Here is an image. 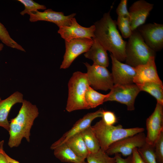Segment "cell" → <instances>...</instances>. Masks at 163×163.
<instances>
[{"label":"cell","mask_w":163,"mask_h":163,"mask_svg":"<svg viewBox=\"0 0 163 163\" xmlns=\"http://www.w3.org/2000/svg\"><path fill=\"white\" fill-rule=\"evenodd\" d=\"M110 12L105 13L100 20L94 23V38L116 59L122 62L125 60L127 42L120 34L116 21L111 18Z\"/></svg>","instance_id":"6da1fadb"},{"label":"cell","mask_w":163,"mask_h":163,"mask_svg":"<svg viewBox=\"0 0 163 163\" xmlns=\"http://www.w3.org/2000/svg\"><path fill=\"white\" fill-rule=\"evenodd\" d=\"M17 116L11 120L8 145L11 148L18 147L24 138L29 142L30 130L39 114L37 106L24 100Z\"/></svg>","instance_id":"7a4b0ae2"},{"label":"cell","mask_w":163,"mask_h":163,"mask_svg":"<svg viewBox=\"0 0 163 163\" xmlns=\"http://www.w3.org/2000/svg\"><path fill=\"white\" fill-rule=\"evenodd\" d=\"M91 128L98 140L101 149L105 152L116 142L144 131V128L142 127L124 128L121 125H108L102 119L91 126Z\"/></svg>","instance_id":"3957f363"},{"label":"cell","mask_w":163,"mask_h":163,"mask_svg":"<svg viewBox=\"0 0 163 163\" xmlns=\"http://www.w3.org/2000/svg\"><path fill=\"white\" fill-rule=\"evenodd\" d=\"M89 86L86 73L74 72L68 83V96L66 107L69 112L89 109L85 100V94Z\"/></svg>","instance_id":"277c9868"},{"label":"cell","mask_w":163,"mask_h":163,"mask_svg":"<svg viewBox=\"0 0 163 163\" xmlns=\"http://www.w3.org/2000/svg\"><path fill=\"white\" fill-rule=\"evenodd\" d=\"M155 55V52L146 45L137 29L133 31L126 42L125 63L135 68L145 64L150 57Z\"/></svg>","instance_id":"5b68a950"},{"label":"cell","mask_w":163,"mask_h":163,"mask_svg":"<svg viewBox=\"0 0 163 163\" xmlns=\"http://www.w3.org/2000/svg\"><path fill=\"white\" fill-rule=\"evenodd\" d=\"M105 102L115 101L126 105L128 110H134L136 97L140 91L135 84L114 85Z\"/></svg>","instance_id":"8992f818"},{"label":"cell","mask_w":163,"mask_h":163,"mask_svg":"<svg viewBox=\"0 0 163 163\" xmlns=\"http://www.w3.org/2000/svg\"><path fill=\"white\" fill-rule=\"evenodd\" d=\"M87 69L86 73L89 86L96 90L106 91L114 85L111 73L106 67L94 64L84 63Z\"/></svg>","instance_id":"52a82bcc"},{"label":"cell","mask_w":163,"mask_h":163,"mask_svg":"<svg viewBox=\"0 0 163 163\" xmlns=\"http://www.w3.org/2000/svg\"><path fill=\"white\" fill-rule=\"evenodd\" d=\"M146 136L143 132L122 139L111 145L106 151L109 155L119 153L124 156L132 154L133 150L146 143Z\"/></svg>","instance_id":"ba28073f"},{"label":"cell","mask_w":163,"mask_h":163,"mask_svg":"<svg viewBox=\"0 0 163 163\" xmlns=\"http://www.w3.org/2000/svg\"><path fill=\"white\" fill-rule=\"evenodd\" d=\"M93 43L92 38H80L65 41L66 51L60 69L69 68L74 60L81 54L86 53Z\"/></svg>","instance_id":"9c48e42d"},{"label":"cell","mask_w":163,"mask_h":163,"mask_svg":"<svg viewBox=\"0 0 163 163\" xmlns=\"http://www.w3.org/2000/svg\"><path fill=\"white\" fill-rule=\"evenodd\" d=\"M145 42L155 52L163 47V25L156 23L142 25L137 28Z\"/></svg>","instance_id":"30bf717a"},{"label":"cell","mask_w":163,"mask_h":163,"mask_svg":"<svg viewBox=\"0 0 163 163\" xmlns=\"http://www.w3.org/2000/svg\"><path fill=\"white\" fill-rule=\"evenodd\" d=\"M146 143L154 146L163 132V105L157 102L155 110L146 120Z\"/></svg>","instance_id":"8fae6325"},{"label":"cell","mask_w":163,"mask_h":163,"mask_svg":"<svg viewBox=\"0 0 163 163\" xmlns=\"http://www.w3.org/2000/svg\"><path fill=\"white\" fill-rule=\"evenodd\" d=\"M76 13H72L65 16L62 12H57L51 9H48L43 12L38 10L31 13L30 15L29 21L31 22L38 21H45L51 22L55 24L59 27L62 26H70L72 19L76 15Z\"/></svg>","instance_id":"7c38bea8"},{"label":"cell","mask_w":163,"mask_h":163,"mask_svg":"<svg viewBox=\"0 0 163 163\" xmlns=\"http://www.w3.org/2000/svg\"><path fill=\"white\" fill-rule=\"evenodd\" d=\"M112 63V73L114 85L134 83L136 74L135 68L116 59L110 54Z\"/></svg>","instance_id":"4fadbf2b"},{"label":"cell","mask_w":163,"mask_h":163,"mask_svg":"<svg viewBox=\"0 0 163 163\" xmlns=\"http://www.w3.org/2000/svg\"><path fill=\"white\" fill-rule=\"evenodd\" d=\"M95 27L94 25L88 27L82 26L77 22L75 18L71 21V25L59 27L58 33L65 41L80 38H94Z\"/></svg>","instance_id":"5bb4252c"},{"label":"cell","mask_w":163,"mask_h":163,"mask_svg":"<svg viewBox=\"0 0 163 163\" xmlns=\"http://www.w3.org/2000/svg\"><path fill=\"white\" fill-rule=\"evenodd\" d=\"M154 4L144 0L136 1L131 5L128 11L132 31L144 24Z\"/></svg>","instance_id":"9a60e30c"},{"label":"cell","mask_w":163,"mask_h":163,"mask_svg":"<svg viewBox=\"0 0 163 163\" xmlns=\"http://www.w3.org/2000/svg\"><path fill=\"white\" fill-rule=\"evenodd\" d=\"M103 109L100 108L93 112L88 113L80 119L74 124L72 128L65 133L58 140L54 142L50 146L52 150L64 143L68 139L72 136L81 133L91 126L92 121L95 118L101 117Z\"/></svg>","instance_id":"2e32d148"},{"label":"cell","mask_w":163,"mask_h":163,"mask_svg":"<svg viewBox=\"0 0 163 163\" xmlns=\"http://www.w3.org/2000/svg\"><path fill=\"white\" fill-rule=\"evenodd\" d=\"M155 56L150 57L145 64L135 67L136 74L133 82L139 84L147 82H154L163 85L158 75Z\"/></svg>","instance_id":"e0dca14e"},{"label":"cell","mask_w":163,"mask_h":163,"mask_svg":"<svg viewBox=\"0 0 163 163\" xmlns=\"http://www.w3.org/2000/svg\"><path fill=\"white\" fill-rule=\"evenodd\" d=\"M23 95L20 92L17 91L7 98L0 101V126L8 132L10 123L8 120L9 112L12 107L18 103L23 101Z\"/></svg>","instance_id":"ac0fdd59"},{"label":"cell","mask_w":163,"mask_h":163,"mask_svg":"<svg viewBox=\"0 0 163 163\" xmlns=\"http://www.w3.org/2000/svg\"><path fill=\"white\" fill-rule=\"evenodd\" d=\"M93 43L84 56L91 59L93 64L107 68L109 65V60L106 50L95 38H92Z\"/></svg>","instance_id":"d6986e66"},{"label":"cell","mask_w":163,"mask_h":163,"mask_svg":"<svg viewBox=\"0 0 163 163\" xmlns=\"http://www.w3.org/2000/svg\"><path fill=\"white\" fill-rule=\"evenodd\" d=\"M54 154L61 161L70 163H87L85 159L77 155L66 143L55 148Z\"/></svg>","instance_id":"ffe728a7"},{"label":"cell","mask_w":163,"mask_h":163,"mask_svg":"<svg viewBox=\"0 0 163 163\" xmlns=\"http://www.w3.org/2000/svg\"><path fill=\"white\" fill-rule=\"evenodd\" d=\"M64 143L77 155L84 159L86 158L89 153L81 133L70 137Z\"/></svg>","instance_id":"44dd1931"},{"label":"cell","mask_w":163,"mask_h":163,"mask_svg":"<svg viewBox=\"0 0 163 163\" xmlns=\"http://www.w3.org/2000/svg\"><path fill=\"white\" fill-rule=\"evenodd\" d=\"M140 91H145L154 97L157 102L163 105V85L154 82L136 84Z\"/></svg>","instance_id":"7402d4cb"},{"label":"cell","mask_w":163,"mask_h":163,"mask_svg":"<svg viewBox=\"0 0 163 163\" xmlns=\"http://www.w3.org/2000/svg\"><path fill=\"white\" fill-rule=\"evenodd\" d=\"M108 96V94H102L88 86L85 93V100L89 108H93L102 104Z\"/></svg>","instance_id":"603a6c76"},{"label":"cell","mask_w":163,"mask_h":163,"mask_svg":"<svg viewBox=\"0 0 163 163\" xmlns=\"http://www.w3.org/2000/svg\"><path fill=\"white\" fill-rule=\"evenodd\" d=\"M89 153H94L101 149L98 140L91 126L80 133Z\"/></svg>","instance_id":"cb8c5ba5"},{"label":"cell","mask_w":163,"mask_h":163,"mask_svg":"<svg viewBox=\"0 0 163 163\" xmlns=\"http://www.w3.org/2000/svg\"><path fill=\"white\" fill-rule=\"evenodd\" d=\"M86 159L87 163H117L114 157L110 156L101 149L95 153H89Z\"/></svg>","instance_id":"d4e9b609"},{"label":"cell","mask_w":163,"mask_h":163,"mask_svg":"<svg viewBox=\"0 0 163 163\" xmlns=\"http://www.w3.org/2000/svg\"><path fill=\"white\" fill-rule=\"evenodd\" d=\"M137 151L144 163H158L154 146L146 143L141 147L137 148Z\"/></svg>","instance_id":"484cf974"},{"label":"cell","mask_w":163,"mask_h":163,"mask_svg":"<svg viewBox=\"0 0 163 163\" xmlns=\"http://www.w3.org/2000/svg\"><path fill=\"white\" fill-rule=\"evenodd\" d=\"M0 40L8 46L22 51L26 52L22 46L11 38L6 28L1 22H0Z\"/></svg>","instance_id":"4316f807"},{"label":"cell","mask_w":163,"mask_h":163,"mask_svg":"<svg viewBox=\"0 0 163 163\" xmlns=\"http://www.w3.org/2000/svg\"><path fill=\"white\" fill-rule=\"evenodd\" d=\"M116 23L123 37L125 38H129L133 31L130 26L129 17L118 16Z\"/></svg>","instance_id":"83f0119b"},{"label":"cell","mask_w":163,"mask_h":163,"mask_svg":"<svg viewBox=\"0 0 163 163\" xmlns=\"http://www.w3.org/2000/svg\"><path fill=\"white\" fill-rule=\"evenodd\" d=\"M18 1L23 5L25 7L24 10L20 13L22 15L26 14H29L38 10H45L46 8L44 5L40 4L32 0H18Z\"/></svg>","instance_id":"f1b7e54d"},{"label":"cell","mask_w":163,"mask_h":163,"mask_svg":"<svg viewBox=\"0 0 163 163\" xmlns=\"http://www.w3.org/2000/svg\"><path fill=\"white\" fill-rule=\"evenodd\" d=\"M155 153L158 163H163V132L155 142L154 145Z\"/></svg>","instance_id":"f546056e"},{"label":"cell","mask_w":163,"mask_h":163,"mask_svg":"<svg viewBox=\"0 0 163 163\" xmlns=\"http://www.w3.org/2000/svg\"><path fill=\"white\" fill-rule=\"evenodd\" d=\"M101 117L104 123L108 125H113L117 121L115 114L111 111L103 110Z\"/></svg>","instance_id":"4dcf8cb0"},{"label":"cell","mask_w":163,"mask_h":163,"mask_svg":"<svg viewBox=\"0 0 163 163\" xmlns=\"http://www.w3.org/2000/svg\"><path fill=\"white\" fill-rule=\"evenodd\" d=\"M128 1L121 0L116 9V12L119 17H129V11L127 6Z\"/></svg>","instance_id":"1f68e13d"},{"label":"cell","mask_w":163,"mask_h":163,"mask_svg":"<svg viewBox=\"0 0 163 163\" xmlns=\"http://www.w3.org/2000/svg\"><path fill=\"white\" fill-rule=\"evenodd\" d=\"M131 163H144L138 153L137 148H135L133 151Z\"/></svg>","instance_id":"d6a6232c"},{"label":"cell","mask_w":163,"mask_h":163,"mask_svg":"<svg viewBox=\"0 0 163 163\" xmlns=\"http://www.w3.org/2000/svg\"><path fill=\"white\" fill-rule=\"evenodd\" d=\"M117 163H131L132 160V155L128 156L125 158H123L121 155L117 153L114 155Z\"/></svg>","instance_id":"836d02e7"},{"label":"cell","mask_w":163,"mask_h":163,"mask_svg":"<svg viewBox=\"0 0 163 163\" xmlns=\"http://www.w3.org/2000/svg\"><path fill=\"white\" fill-rule=\"evenodd\" d=\"M4 143V140H2L0 142V150L1 152L6 158L8 162L9 163H20L18 161L10 157L5 152L3 149Z\"/></svg>","instance_id":"e575fe53"},{"label":"cell","mask_w":163,"mask_h":163,"mask_svg":"<svg viewBox=\"0 0 163 163\" xmlns=\"http://www.w3.org/2000/svg\"><path fill=\"white\" fill-rule=\"evenodd\" d=\"M0 163H9L0 150Z\"/></svg>","instance_id":"d590c367"},{"label":"cell","mask_w":163,"mask_h":163,"mask_svg":"<svg viewBox=\"0 0 163 163\" xmlns=\"http://www.w3.org/2000/svg\"><path fill=\"white\" fill-rule=\"evenodd\" d=\"M3 47V44L2 43H0V51L2 50Z\"/></svg>","instance_id":"8d00e7d4"},{"label":"cell","mask_w":163,"mask_h":163,"mask_svg":"<svg viewBox=\"0 0 163 163\" xmlns=\"http://www.w3.org/2000/svg\"><path fill=\"white\" fill-rule=\"evenodd\" d=\"M1 100H1V98L0 97V101H1Z\"/></svg>","instance_id":"74e56055"}]
</instances>
